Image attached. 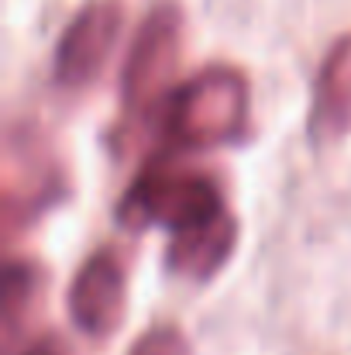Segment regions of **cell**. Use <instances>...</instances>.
I'll return each mask as SVG.
<instances>
[{"instance_id": "obj_10", "label": "cell", "mask_w": 351, "mask_h": 355, "mask_svg": "<svg viewBox=\"0 0 351 355\" xmlns=\"http://www.w3.org/2000/svg\"><path fill=\"white\" fill-rule=\"evenodd\" d=\"M127 355H193V345L179 324H152L134 338Z\"/></svg>"}, {"instance_id": "obj_5", "label": "cell", "mask_w": 351, "mask_h": 355, "mask_svg": "<svg viewBox=\"0 0 351 355\" xmlns=\"http://www.w3.org/2000/svg\"><path fill=\"white\" fill-rule=\"evenodd\" d=\"M124 28V3L120 0H90L76 10V17L66 24V31L55 42L52 52V80L62 90H83L90 87L107 59L114 55V45Z\"/></svg>"}, {"instance_id": "obj_9", "label": "cell", "mask_w": 351, "mask_h": 355, "mask_svg": "<svg viewBox=\"0 0 351 355\" xmlns=\"http://www.w3.org/2000/svg\"><path fill=\"white\" fill-rule=\"evenodd\" d=\"M48 272L38 259H7L3 279H0V328H3V349L14 355L45 304Z\"/></svg>"}, {"instance_id": "obj_11", "label": "cell", "mask_w": 351, "mask_h": 355, "mask_svg": "<svg viewBox=\"0 0 351 355\" xmlns=\"http://www.w3.org/2000/svg\"><path fill=\"white\" fill-rule=\"evenodd\" d=\"M14 355H76V352L69 349V342H66L59 331H38V335H31Z\"/></svg>"}, {"instance_id": "obj_7", "label": "cell", "mask_w": 351, "mask_h": 355, "mask_svg": "<svg viewBox=\"0 0 351 355\" xmlns=\"http://www.w3.org/2000/svg\"><path fill=\"white\" fill-rule=\"evenodd\" d=\"M307 135L317 148L338 145L351 135V31L327 49L317 69Z\"/></svg>"}, {"instance_id": "obj_2", "label": "cell", "mask_w": 351, "mask_h": 355, "mask_svg": "<svg viewBox=\"0 0 351 355\" xmlns=\"http://www.w3.org/2000/svg\"><path fill=\"white\" fill-rule=\"evenodd\" d=\"M248 76L234 66H207L165 97L162 148L186 155L237 145L248 135Z\"/></svg>"}, {"instance_id": "obj_3", "label": "cell", "mask_w": 351, "mask_h": 355, "mask_svg": "<svg viewBox=\"0 0 351 355\" xmlns=\"http://www.w3.org/2000/svg\"><path fill=\"white\" fill-rule=\"evenodd\" d=\"M3 235L7 241L24 228L38 225L48 211H55L69 197V176L48 135L31 121L7 124L3 135Z\"/></svg>"}, {"instance_id": "obj_4", "label": "cell", "mask_w": 351, "mask_h": 355, "mask_svg": "<svg viewBox=\"0 0 351 355\" xmlns=\"http://www.w3.org/2000/svg\"><path fill=\"white\" fill-rule=\"evenodd\" d=\"M183 55V10L172 0L155 3L134 38L120 69V107L131 124H145L172 94V76Z\"/></svg>"}, {"instance_id": "obj_1", "label": "cell", "mask_w": 351, "mask_h": 355, "mask_svg": "<svg viewBox=\"0 0 351 355\" xmlns=\"http://www.w3.org/2000/svg\"><path fill=\"white\" fill-rule=\"evenodd\" d=\"M228 214L224 193L210 173H200L183 162L179 152H155L134 173L131 187L117 200V225L124 232L165 228L169 235H183L204 228Z\"/></svg>"}, {"instance_id": "obj_6", "label": "cell", "mask_w": 351, "mask_h": 355, "mask_svg": "<svg viewBox=\"0 0 351 355\" xmlns=\"http://www.w3.org/2000/svg\"><path fill=\"white\" fill-rule=\"evenodd\" d=\"M66 311L90 338H107L120 328L127 314V262L114 245H100L80 262L66 293Z\"/></svg>"}, {"instance_id": "obj_8", "label": "cell", "mask_w": 351, "mask_h": 355, "mask_svg": "<svg viewBox=\"0 0 351 355\" xmlns=\"http://www.w3.org/2000/svg\"><path fill=\"white\" fill-rule=\"evenodd\" d=\"M237 235H241V225L231 211L204 228H193V232H183V235H172L165 252H162V266L169 276L176 279H186V283H210L234 255L237 248Z\"/></svg>"}]
</instances>
